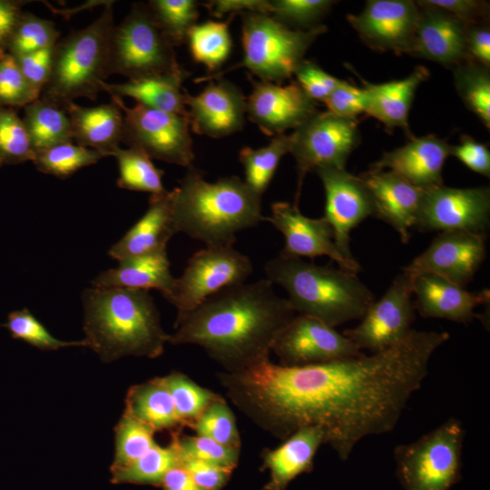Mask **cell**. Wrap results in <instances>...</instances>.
<instances>
[{"mask_svg":"<svg viewBox=\"0 0 490 490\" xmlns=\"http://www.w3.org/2000/svg\"><path fill=\"white\" fill-rule=\"evenodd\" d=\"M172 193L177 233L202 241L206 247L233 246L239 231L265 220L261 196L238 176L210 182L192 165Z\"/></svg>","mask_w":490,"mask_h":490,"instance_id":"4","label":"cell"},{"mask_svg":"<svg viewBox=\"0 0 490 490\" xmlns=\"http://www.w3.org/2000/svg\"><path fill=\"white\" fill-rule=\"evenodd\" d=\"M451 145L435 135L411 137L404 146L385 152L370 170L389 171L411 184L427 189L443 184V168Z\"/></svg>","mask_w":490,"mask_h":490,"instance_id":"24","label":"cell"},{"mask_svg":"<svg viewBox=\"0 0 490 490\" xmlns=\"http://www.w3.org/2000/svg\"><path fill=\"white\" fill-rule=\"evenodd\" d=\"M35 151L16 113L0 106V165L33 161Z\"/></svg>","mask_w":490,"mask_h":490,"instance_id":"46","label":"cell"},{"mask_svg":"<svg viewBox=\"0 0 490 490\" xmlns=\"http://www.w3.org/2000/svg\"><path fill=\"white\" fill-rule=\"evenodd\" d=\"M296 83L315 102H324L340 79L328 74L315 63L303 59L296 68Z\"/></svg>","mask_w":490,"mask_h":490,"instance_id":"50","label":"cell"},{"mask_svg":"<svg viewBox=\"0 0 490 490\" xmlns=\"http://www.w3.org/2000/svg\"><path fill=\"white\" fill-rule=\"evenodd\" d=\"M466 52L469 60L490 67V31L486 23L468 26Z\"/></svg>","mask_w":490,"mask_h":490,"instance_id":"57","label":"cell"},{"mask_svg":"<svg viewBox=\"0 0 490 490\" xmlns=\"http://www.w3.org/2000/svg\"><path fill=\"white\" fill-rule=\"evenodd\" d=\"M422 5L442 9L468 25L486 23L489 14L488 3L478 0H422Z\"/></svg>","mask_w":490,"mask_h":490,"instance_id":"55","label":"cell"},{"mask_svg":"<svg viewBox=\"0 0 490 490\" xmlns=\"http://www.w3.org/2000/svg\"><path fill=\"white\" fill-rule=\"evenodd\" d=\"M250 81L252 90L246 98V113L268 136L295 130L318 112L317 102L296 81L285 86L251 77Z\"/></svg>","mask_w":490,"mask_h":490,"instance_id":"19","label":"cell"},{"mask_svg":"<svg viewBox=\"0 0 490 490\" xmlns=\"http://www.w3.org/2000/svg\"><path fill=\"white\" fill-rule=\"evenodd\" d=\"M450 155L470 170L486 177L490 176V151L485 143L468 135H462L457 145H451Z\"/></svg>","mask_w":490,"mask_h":490,"instance_id":"54","label":"cell"},{"mask_svg":"<svg viewBox=\"0 0 490 490\" xmlns=\"http://www.w3.org/2000/svg\"><path fill=\"white\" fill-rule=\"evenodd\" d=\"M175 278L170 270L166 250L119 261L116 268L98 274L92 281L94 288H121L149 291L159 290L165 297Z\"/></svg>","mask_w":490,"mask_h":490,"instance_id":"30","label":"cell"},{"mask_svg":"<svg viewBox=\"0 0 490 490\" xmlns=\"http://www.w3.org/2000/svg\"><path fill=\"white\" fill-rule=\"evenodd\" d=\"M324 442V431L309 426L295 431L279 446L266 449L263 468L270 471V479L260 490H285L297 476L310 473L316 453Z\"/></svg>","mask_w":490,"mask_h":490,"instance_id":"28","label":"cell"},{"mask_svg":"<svg viewBox=\"0 0 490 490\" xmlns=\"http://www.w3.org/2000/svg\"><path fill=\"white\" fill-rule=\"evenodd\" d=\"M446 331L411 329L390 348L324 364L286 367L272 362L259 371L254 404L264 427L284 440L315 426L340 460L368 436L392 431L428 374Z\"/></svg>","mask_w":490,"mask_h":490,"instance_id":"1","label":"cell"},{"mask_svg":"<svg viewBox=\"0 0 490 490\" xmlns=\"http://www.w3.org/2000/svg\"><path fill=\"white\" fill-rule=\"evenodd\" d=\"M267 279L281 286L298 315L335 328L361 318L375 301L372 291L355 272L279 254L265 267Z\"/></svg>","mask_w":490,"mask_h":490,"instance_id":"5","label":"cell"},{"mask_svg":"<svg viewBox=\"0 0 490 490\" xmlns=\"http://www.w3.org/2000/svg\"><path fill=\"white\" fill-rule=\"evenodd\" d=\"M328 112L346 119L357 120L366 111V94L362 88L340 80L335 89L323 102Z\"/></svg>","mask_w":490,"mask_h":490,"instance_id":"51","label":"cell"},{"mask_svg":"<svg viewBox=\"0 0 490 490\" xmlns=\"http://www.w3.org/2000/svg\"><path fill=\"white\" fill-rule=\"evenodd\" d=\"M162 378L183 426L191 427L207 406L220 396L179 371H172Z\"/></svg>","mask_w":490,"mask_h":490,"instance_id":"40","label":"cell"},{"mask_svg":"<svg viewBox=\"0 0 490 490\" xmlns=\"http://www.w3.org/2000/svg\"><path fill=\"white\" fill-rule=\"evenodd\" d=\"M252 271L250 258L233 246L206 247L192 255L164 298L177 314L185 313L223 288L244 283Z\"/></svg>","mask_w":490,"mask_h":490,"instance_id":"12","label":"cell"},{"mask_svg":"<svg viewBox=\"0 0 490 490\" xmlns=\"http://www.w3.org/2000/svg\"><path fill=\"white\" fill-rule=\"evenodd\" d=\"M174 441L181 458H191L206 463L235 469L240 458V449L225 446L202 436H181L173 432Z\"/></svg>","mask_w":490,"mask_h":490,"instance_id":"47","label":"cell"},{"mask_svg":"<svg viewBox=\"0 0 490 490\" xmlns=\"http://www.w3.org/2000/svg\"><path fill=\"white\" fill-rule=\"evenodd\" d=\"M452 70L455 86L463 103L489 129V68L474 61H466L455 66Z\"/></svg>","mask_w":490,"mask_h":490,"instance_id":"38","label":"cell"},{"mask_svg":"<svg viewBox=\"0 0 490 490\" xmlns=\"http://www.w3.org/2000/svg\"><path fill=\"white\" fill-rule=\"evenodd\" d=\"M295 315L269 279L244 282L177 314L168 343L199 346L224 372L238 373L270 360L276 338Z\"/></svg>","mask_w":490,"mask_h":490,"instance_id":"2","label":"cell"},{"mask_svg":"<svg viewBox=\"0 0 490 490\" xmlns=\"http://www.w3.org/2000/svg\"><path fill=\"white\" fill-rule=\"evenodd\" d=\"M114 434L115 455L111 468L134 462L156 444L155 431L126 412L115 426Z\"/></svg>","mask_w":490,"mask_h":490,"instance_id":"42","label":"cell"},{"mask_svg":"<svg viewBox=\"0 0 490 490\" xmlns=\"http://www.w3.org/2000/svg\"><path fill=\"white\" fill-rule=\"evenodd\" d=\"M40 97L10 54L0 56V106H23Z\"/></svg>","mask_w":490,"mask_h":490,"instance_id":"49","label":"cell"},{"mask_svg":"<svg viewBox=\"0 0 490 490\" xmlns=\"http://www.w3.org/2000/svg\"><path fill=\"white\" fill-rule=\"evenodd\" d=\"M112 1L83 29L55 44L49 80L40 97L60 106L79 97L95 101L110 75V43L114 27Z\"/></svg>","mask_w":490,"mask_h":490,"instance_id":"6","label":"cell"},{"mask_svg":"<svg viewBox=\"0 0 490 490\" xmlns=\"http://www.w3.org/2000/svg\"><path fill=\"white\" fill-rule=\"evenodd\" d=\"M21 15L17 4L0 0V49L8 45Z\"/></svg>","mask_w":490,"mask_h":490,"instance_id":"58","label":"cell"},{"mask_svg":"<svg viewBox=\"0 0 490 490\" xmlns=\"http://www.w3.org/2000/svg\"><path fill=\"white\" fill-rule=\"evenodd\" d=\"M325 191V213L322 217L331 227L334 242L354 272L360 265L350 250V232L363 220L374 215L369 192L359 176L346 169L321 167L314 171Z\"/></svg>","mask_w":490,"mask_h":490,"instance_id":"15","label":"cell"},{"mask_svg":"<svg viewBox=\"0 0 490 490\" xmlns=\"http://www.w3.org/2000/svg\"><path fill=\"white\" fill-rule=\"evenodd\" d=\"M335 3L331 0H272L269 15L287 26L308 30L318 25L319 19Z\"/></svg>","mask_w":490,"mask_h":490,"instance_id":"48","label":"cell"},{"mask_svg":"<svg viewBox=\"0 0 490 490\" xmlns=\"http://www.w3.org/2000/svg\"><path fill=\"white\" fill-rule=\"evenodd\" d=\"M183 71L174 46L159 27L148 5L133 4L122 22L113 29L109 74L132 80Z\"/></svg>","mask_w":490,"mask_h":490,"instance_id":"9","label":"cell"},{"mask_svg":"<svg viewBox=\"0 0 490 490\" xmlns=\"http://www.w3.org/2000/svg\"><path fill=\"white\" fill-rule=\"evenodd\" d=\"M486 237V233L466 230L442 231L403 269V273L413 280L420 275L432 274L464 287L485 259Z\"/></svg>","mask_w":490,"mask_h":490,"instance_id":"17","label":"cell"},{"mask_svg":"<svg viewBox=\"0 0 490 490\" xmlns=\"http://www.w3.org/2000/svg\"><path fill=\"white\" fill-rule=\"evenodd\" d=\"M203 5L210 14L217 18L222 17L226 14L230 15H241L244 13H258L269 15V0H213Z\"/></svg>","mask_w":490,"mask_h":490,"instance_id":"56","label":"cell"},{"mask_svg":"<svg viewBox=\"0 0 490 490\" xmlns=\"http://www.w3.org/2000/svg\"><path fill=\"white\" fill-rule=\"evenodd\" d=\"M290 148L291 134L286 133L273 136L265 147L242 148L239 161L244 168L245 183L261 196L272 180L279 161L290 152Z\"/></svg>","mask_w":490,"mask_h":490,"instance_id":"35","label":"cell"},{"mask_svg":"<svg viewBox=\"0 0 490 490\" xmlns=\"http://www.w3.org/2000/svg\"><path fill=\"white\" fill-rule=\"evenodd\" d=\"M271 351L286 367L324 364L363 354L335 328L298 314L278 335Z\"/></svg>","mask_w":490,"mask_h":490,"instance_id":"16","label":"cell"},{"mask_svg":"<svg viewBox=\"0 0 490 490\" xmlns=\"http://www.w3.org/2000/svg\"><path fill=\"white\" fill-rule=\"evenodd\" d=\"M59 36L60 32L54 22L32 14H22L7 46L10 54L17 57L53 47Z\"/></svg>","mask_w":490,"mask_h":490,"instance_id":"44","label":"cell"},{"mask_svg":"<svg viewBox=\"0 0 490 490\" xmlns=\"http://www.w3.org/2000/svg\"><path fill=\"white\" fill-rule=\"evenodd\" d=\"M180 466L204 490H221L229 482L233 468L200 460L181 458Z\"/></svg>","mask_w":490,"mask_h":490,"instance_id":"53","label":"cell"},{"mask_svg":"<svg viewBox=\"0 0 490 490\" xmlns=\"http://www.w3.org/2000/svg\"><path fill=\"white\" fill-rule=\"evenodd\" d=\"M418 15L412 0H368L360 14L348 15L347 20L369 48L410 55Z\"/></svg>","mask_w":490,"mask_h":490,"instance_id":"18","label":"cell"},{"mask_svg":"<svg viewBox=\"0 0 490 490\" xmlns=\"http://www.w3.org/2000/svg\"><path fill=\"white\" fill-rule=\"evenodd\" d=\"M103 157L99 151L68 142L35 152L32 162L39 172L64 179Z\"/></svg>","mask_w":490,"mask_h":490,"instance_id":"39","label":"cell"},{"mask_svg":"<svg viewBox=\"0 0 490 490\" xmlns=\"http://www.w3.org/2000/svg\"><path fill=\"white\" fill-rule=\"evenodd\" d=\"M350 68V65H347ZM352 70V69H351ZM366 94L365 113L381 122L387 130L403 128L409 138L408 114L416 91L420 83L429 78L426 66L417 65L407 77L383 83L367 82L356 71Z\"/></svg>","mask_w":490,"mask_h":490,"instance_id":"27","label":"cell"},{"mask_svg":"<svg viewBox=\"0 0 490 490\" xmlns=\"http://www.w3.org/2000/svg\"><path fill=\"white\" fill-rule=\"evenodd\" d=\"M124 412L155 432L183 426L162 377H154L129 388Z\"/></svg>","mask_w":490,"mask_h":490,"instance_id":"32","label":"cell"},{"mask_svg":"<svg viewBox=\"0 0 490 490\" xmlns=\"http://www.w3.org/2000/svg\"><path fill=\"white\" fill-rule=\"evenodd\" d=\"M189 74L184 70L180 74L148 76L122 83L103 82L102 89L111 97H131L146 107L188 117L181 83Z\"/></svg>","mask_w":490,"mask_h":490,"instance_id":"31","label":"cell"},{"mask_svg":"<svg viewBox=\"0 0 490 490\" xmlns=\"http://www.w3.org/2000/svg\"><path fill=\"white\" fill-rule=\"evenodd\" d=\"M211 80L198 95L184 90L191 130L200 135L221 138L243 128L246 98L234 83L222 78Z\"/></svg>","mask_w":490,"mask_h":490,"instance_id":"20","label":"cell"},{"mask_svg":"<svg viewBox=\"0 0 490 490\" xmlns=\"http://www.w3.org/2000/svg\"><path fill=\"white\" fill-rule=\"evenodd\" d=\"M123 114L122 142L141 150L151 159L184 167L192 166L194 152L189 118L136 103L127 107L112 97Z\"/></svg>","mask_w":490,"mask_h":490,"instance_id":"10","label":"cell"},{"mask_svg":"<svg viewBox=\"0 0 490 490\" xmlns=\"http://www.w3.org/2000/svg\"><path fill=\"white\" fill-rule=\"evenodd\" d=\"M196 435L209 437L225 446L240 449L236 417L220 395L201 412L191 426Z\"/></svg>","mask_w":490,"mask_h":490,"instance_id":"43","label":"cell"},{"mask_svg":"<svg viewBox=\"0 0 490 490\" xmlns=\"http://www.w3.org/2000/svg\"><path fill=\"white\" fill-rule=\"evenodd\" d=\"M358 120L338 117L329 112H317L291 133L290 152L296 162L298 206L306 174L318 168L345 169L350 153L359 143Z\"/></svg>","mask_w":490,"mask_h":490,"instance_id":"11","label":"cell"},{"mask_svg":"<svg viewBox=\"0 0 490 490\" xmlns=\"http://www.w3.org/2000/svg\"><path fill=\"white\" fill-rule=\"evenodd\" d=\"M54 48L14 56L25 79L40 95L51 74Z\"/></svg>","mask_w":490,"mask_h":490,"instance_id":"52","label":"cell"},{"mask_svg":"<svg viewBox=\"0 0 490 490\" xmlns=\"http://www.w3.org/2000/svg\"><path fill=\"white\" fill-rule=\"evenodd\" d=\"M410 55L440 64L445 67L471 61L466 52L468 24L435 6L422 5Z\"/></svg>","mask_w":490,"mask_h":490,"instance_id":"22","label":"cell"},{"mask_svg":"<svg viewBox=\"0 0 490 490\" xmlns=\"http://www.w3.org/2000/svg\"><path fill=\"white\" fill-rule=\"evenodd\" d=\"M181 456L172 439L166 446L157 443L134 462L122 467L111 468L113 484H134L161 486L165 474L180 466Z\"/></svg>","mask_w":490,"mask_h":490,"instance_id":"34","label":"cell"},{"mask_svg":"<svg viewBox=\"0 0 490 490\" xmlns=\"http://www.w3.org/2000/svg\"><path fill=\"white\" fill-rule=\"evenodd\" d=\"M161 487L162 490H204L180 466L171 468L165 474Z\"/></svg>","mask_w":490,"mask_h":490,"instance_id":"59","label":"cell"},{"mask_svg":"<svg viewBox=\"0 0 490 490\" xmlns=\"http://www.w3.org/2000/svg\"><path fill=\"white\" fill-rule=\"evenodd\" d=\"M70 120L76 144L111 156L122 139L123 114L112 101L95 107H83L74 102L62 106Z\"/></svg>","mask_w":490,"mask_h":490,"instance_id":"29","label":"cell"},{"mask_svg":"<svg viewBox=\"0 0 490 490\" xmlns=\"http://www.w3.org/2000/svg\"><path fill=\"white\" fill-rule=\"evenodd\" d=\"M413 282L405 273L397 275L378 301H374L361 322L342 334L360 350L383 351L399 342L412 328L415 305Z\"/></svg>","mask_w":490,"mask_h":490,"instance_id":"14","label":"cell"},{"mask_svg":"<svg viewBox=\"0 0 490 490\" xmlns=\"http://www.w3.org/2000/svg\"><path fill=\"white\" fill-rule=\"evenodd\" d=\"M466 430L449 417L416 440L397 445L393 456L404 490H450L461 479Z\"/></svg>","mask_w":490,"mask_h":490,"instance_id":"8","label":"cell"},{"mask_svg":"<svg viewBox=\"0 0 490 490\" xmlns=\"http://www.w3.org/2000/svg\"><path fill=\"white\" fill-rule=\"evenodd\" d=\"M111 156H113L118 163L117 186L119 188L148 192L151 195L166 191L162 181L163 171L158 169L152 159L141 150L132 147L128 149L117 147Z\"/></svg>","mask_w":490,"mask_h":490,"instance_id":"37","label":"cell"},{"mask_svg":"<svg viewBox=\"0 0 490 490\" xmlns=\"http://www.w3.org/2000/svg\"><path fill=\"white\" fill-rule=\"evenodd\" d=\"M374 207V215L391 225L402 242L410 239L409 230L415 227L425 189L416 187L389 171H375L359 174Z\"/></svg>","mask_w":490,"mask_h":490,"instance_id":"23","label":"cell"},{"mask_svg":"<svg viewBox=\"0 0 490 490\" xmlns=\"http://www.w3.org/2000/svg\"><path fill=\"white\" fill-rule=\"evenodd\" d=\"M23 122L35 152L73 141L65 110L48 100L39 97L27 104Z\"/></svg>","mask_w":490,"mask_h":490,"instance_id":"33","label":"cell"},{"mask_svg":"<svg viewBox=\"0 0 490 490\" xmlns=\"http://www.w3.org/2000/svg\"><path fill=\"white\" fill-rule=\"evenodd\" d=\"M416 295L415 309L424 318H445L467 323L481 316L475 309L488 304L489 289L469 292L464 287L453 284L438 276L423 274L413 282Z\"/></svg>","mask_w":490,"mask_h":490,"instance_id":"25","label":"cell"},{"mask_svg":"<svg viewBox=\"0 0 490 490\" xmlns=\"http://www.w3.org/2000/svg\"><path fill=\"white\" fill-rule=\"evenodd\" d=\"M233 17L230 15L226 22L207 21L195 24L188 33L193 60L204 64L211 74L219 71L231 51L229 24Z\"/></svg>","mask_w":490,"mask_h":490,"instance_id":"36","label":"cell"},{"mask_svg":"<svg viewBox=\"0 0 490 490\" xmlns=\"http://www.w3.org/2000/svg\"><path fill=\"white\" fill-rule=\"evenodd\" d=\"M490 223L488 187L425 189L415 227L420 231L486 233Z\"/></svg>","mask_w":490,"mask_h":490,"instance_id":"13","label":"cell"},{"mask_svg":"<svg viewBox=\"0 0 490 490\" xmlns=\"http://www.w3.org/2000/svg\"><path fill=\"white\" fill-rule=\"evenodd\" d=\"M243 58L226 70L195 79V83L216 80L225 74L247 68L260 81L280 84L291 78L314 41L327 31L324 24L308 30L291 29L269 15L241 14Z\"/></svg>","mask_w":490,"mask_h":490,"instance_id":"7","label":"cell"},{"mask_svg":"<svg viewBox=\"0 0 490 490\" xmlns=\"http://www.w3.org/2000/svg\"><path fill=\"white\" fill-rule=\"evenodd\" d=\"M82 299L83 339L103 362L162 354L169 334L149 291L92 287L84 289Z\"/></svg>","mask_w":490,"mask_h":490,"instance_id":"3","label":"cell"},{"mask_svg":"<svg viewBox=\"0 0 490 490\" xmlns=\"http://www.w3.org/2000/svg\"><path fill=\"white\" fill-rule=\"evenodd\" d=\"M172 191L151 195L142 218L115 243L108 254L118 261L166 250L177 233L172 219Z\"/></svg>","mask_w":490,"mask_h":490,"instance_id":"26","label":"cell"},{"mask_svg":"<svg viewBox=\"0 0 490 490\" xmlns=\"http://www.w3.org/2000/svg\"><path fill=\"white\" fill-rule=\"evenodd\" d=\"M0 327L7 328L13 338L23 340L42 350L87 347L84 339L64 341L54 338L27 309L10 312L6 322L0 324Z\"/></svg>","mask_w":490,"mask_h":490,"instance_id":"45","label":"cell"},{"mask_svg":"<svg viewBox=\"0 0 490 490\" xmlns=\"http://www.w3.org/2000/svg\"><path fill=\"white\" fill-rule=\"evenodd\" d=\"M270 222L285 238V246L280 254L289 257L328 256L340 269L354 272L334 242L330 225L323 219H312L303 215L297 205L275 202L271 205ZM356 273V272H355Z\"/></svg>","mask_w":490,"mask_h":490,"instance_id":"21","label":"cell"},{"mask_svg":"<svg viewBox=\"0 0 490 490\" xmlns=\"http://www.w3.org/2000/svg\"><path fill=\"white\" fill-rule=\"evenodd\" d=\"M148 6L163 34L173 46L187 41L188 33L199 17L193 0H151Z\"/></svg>","mask_w":490,"mask_h":490,"instance_id":"41","label":"cell"}]
</instances>
